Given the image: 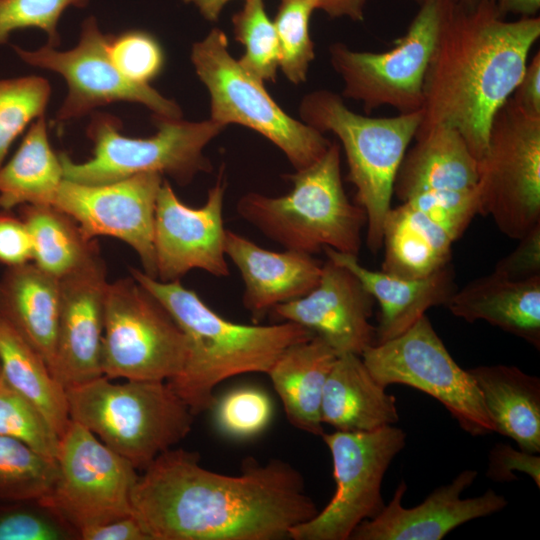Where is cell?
<instances>
[{"label":"cell","mask_w":540,"mask_h":540,"mask_svg":"<svg viewBox=\"0 0 540 540\" xmlns=\"http://www.w3.org/2000/svg\"><path fill=\"white\" fill-rule=\"evenodd\" d=\"M498 13L501 17L507 14L521 17H535L540 9V0H495Z\"/></svg>","instance_id":"48"},{"label":"cell","mask_w":540,"mask_h":540,"mask_svg":"<svg viewBox=\"0 0 540 540\" xmlns=\"http://www.w3.org/2000/svg\"><path fill=\"white\" fill-rule=\"evenodd\" d=\"M81 540H151L134 515L114 519L79 531Z\"/></svg>","instance_id":"45"},{"label":"cell","mask_w":540,"mask_h":540,"mask_svg":"<svg viewBox=\"0 0 540 540\" xmlns=\"http://www.w3.org/2000/svg\"><path fill=\"white\" fill-rule=\"evenodd\" d=\"M58 474L51 491L36 501L79 531L133 515L137 469L95 434L70 420L60 436Z\"/></svg>","instance_id":"14"},{"label":"cell","mask_w":540,"mask_h":540,"mask_svg":"<svg viewBox=\"0 0 540 540\" xmlns=\"http://www.w3.org/2000/svg\"><path fill=\"white\" fill-rule=\"evenodd\" d=\"M217 429L228 438L249 439L262 433L270 424L273 405L268 394L253 386L235 388L225 393L212 408Z\"/></svg>","instance_id":"38"},{"label":"cell","mask_w":540,"mask_h":540,"mask_svg":"<svg viewBox=\"0 0 540 540\" xmlns=\"http://www.w3.org/2000/svg\"><path fill=\"white\" fill-rule=\"evenodd\" d=\"M373 302L350 270L327 258L317 285L309 293L275 306L269 314L307 328L338 356H361L376 340V327L370 323Z\"/></svg>","instance_id":"19"},{"label":"cell","mask_w":540,"mask_h":540,"mask_svg":"<svg viewBox=\"0 0 540 540\" xmlns=\"http://www.w3.org/2000/svg\"><path fill=\"white\" fill-rule=\"evenodd\" d=\"M108 52L119 72L136 84L150 85L164 67L165 57L159 41L143 30L111 35Z\"/></svg>","instance_id":"39"},{"label":"cell","mask_w":540,"mask_h":540,"mask_svg":"<svg viewBox=\"0 0 540 540\" xmlns=\"http://www.w3.org/2000/svg\"><path fill=\"white\" fill-rule=\"evenodd\" d=\"M0 508V540H71L78 533L53 512L35 501Z\"/></svg>","instance_id":"41"},{"label":"cell","mask_w":540,"mask_h":540,"mask_svg":"<svg viewBox=\"0 0 540 540\" xmlns=\"http://www.w3.org/2000/svg\"><path fill=\"white\" fill-rule=\"evenodd\" d=\"M321 420L337 431L369 432L399 421L396 398L371 375L362 357L337 356L325 381Z\"/></svg>","instance_id":"25"},{"label":"cell","mask_w":540,"mask_h":540,"mask_svg":"<svg viewBox=\"0 0 540 540\" xmlns=\"http://www.w3.org/2000/svg\"><path fill=\"white\" fill-rule=\"evenodd\" d=\"M515 471L530 476L540 487V457L509 444L498 443L489 451L486 476L494 482L518 480Z\"/></svg>","instance_id":"42"},{"label":"cell","mask_w":540,"mask_h":540,"mask_svg":"<svg viewBox=\"0 0 540 540\" xmlns=\"http://www.w3.org/2000/svg\"><path fill=\"white\" fill-rule=\"evenodd\" d=\"M131 505L151 540H280L318 512L284 460L246 458L239 475H226L172 448L139 474Z\"/></svg>","instance_id":"1"},{"label":"cell","mask_w":540,"mask_h":540,"mask_svg":"<svg viewBox=\"0 0 540 540\" xmlns=\"http://www.w3.org/2000/svg\"><path fill=\"white\" fill-rule=\"evenodd\" d=\"M1 376H2V371H1V364H0V378H1Z\"/></svg>","instance_id":"51"},{"label":"cell","mask_w":540,"mask_h":540,"mask_svg":"<svg viewBox=\"0 0 540 540\" xmlns=\"http://www.w3.org/2000/svg\"><path fill=\"white\" fill-rule=\"evenodd\" d=\"M448 0H422L406 33L386 51L329 47L330 62L340 75L343 96L359 101L371 113L390 106L399 113L422 109L423 86Z\"/></svg>","instance_id":"12"},{"label":"cell","mask_w":540,"mask_h":540,"mask_svg":"<svg viewBox=\"0 0 540 540\" xmlns=\"http://www.w3.org/2000/svg\"><path fill=\"white\" fill-rule=\"evenodd\" d=\"M0 364L4 380L39 407L61 436L71 420L66 389L36 349L1 316Z\"/></svg>","instance_id":"31"},{"label":"cell","mask_w":540,"mask_h":540,"mask_svg":"<svg viewBox=\"0 0 540 540\" xmlns=\"http://www.w3.org/2000/svg\"><path fill=\"white\" fill-rule=\"evenodd\" d=\"M70 419L78 422L137 470L183 440L194 415L167 381L100 376L66 389Z\"/></svg>","instance_id":"5"},{"label":"cell","mask_w":540,"mask_h":540,"mask_svg":"<svg viewBox=\"0 0 540 540\" xmlns=\"http://www.w3.org/2000/svg\"><path fill=\"white\" fill-rule=\"evenodd\" d=\"M511 97L513 102L525 113L540 117V52L527 63L520 83Z\"/></svg>","instance_id":"46"},{"label":"cell","mask_w":540,"mask_h":540,"mask_svg":"<svg viewBox=\"0 0 540 540\" xmlns=\"http://www.w3.org/2000/svg\"><path fill=\"white\" fill-rule=\"evenodd\" d=\"M478 214L507 237L521 239L540 225V117L510 98L491 122L479 161Z\"/></svg>","instance_id":"10"},{"label":"cell","mask_w":540,"mask_h":540,"mask_svg":"<svg viewBox=\"0 0 540 540\" xmlns=\"http://www.w3.org/2000/svg\"><path fill=\"white\" fill-rule=\"evenodd\" d=\"M191 61L210 94L211 120L224 127L239 124L258 132L274 143L296 170L316 162L331 145L320 131L282 110L263 82L232 57L222 30L212 29L196 42Z\"/></svg>","instance_id":"8"},{"label":"cell","mask_w":540,"mask_h":540,"mask_svg":"<svg viewBox=\"0 0 540 540\" xmlns=\"http://www.w3.org/2000/svg\"><path fill=\"white\" fill-rule=\"evenodd\" d=\"M20 218L31 237L34 263L59 279L100 253L97 241L53 205H22Z\"/></svg>","instance_id":"32"},{"label":"cell","mask_w":540,"mask_h":540,"mask_svg":"<svg viewBox=\"0 0 540 540\" xmlns=\"http://www.w3.org/2000/svg\"><path fill=\"white\" fill-rule=\"evenodd\" d=\"M414 139L394 182L393 192L399 200L424 192L477 190L479 161L456 129L435 126L416 133Z\"/></svg>","instance_id":"24"},{"label":"cell","mask_w":540,"mask_h":540,"mask_svg":"<svg viewBox=\"0 0 540 540\" xmlns=\"http://www.w3.org/2000/svg\"><path fill=\"white\" fill-rule=\"evenodd\" d=\"M445 306L469 323L485 321L540 349V275L514 280L492 271L455 290Z\"/></svg>","instance_id":"23"},{"label":"cell","mask_w":540,"mask_h":540,"mask_svg":"<svg viewBox=\"0 0 540 540\" xmlns=\"http://www.w3.org/2000/svg\"><path fill=\"white\" fill-rule=\"evenodd\" d=\"M89 0H0V45L8 42L14 31L38 28L48 36V45L57 47V25L69 7L83 8Z\"/></svg>","instance_id":"40"},{"label":"cell","mask_w":540,"mask_h":540,"mask_svg":"<svg viewBox=\"0 0 540 540\" xmlns=\"http://www.w3.org/2000/svg\"><path fill=\"white\" fill-rule=\"evenodd\" d=\"M157 132L148 138L122 135L121 121L110 114L94 113L87 127L93 142V156L74 162L59 154L64 179L83 184H104L141 173L168 175L185 185L212 165L204 155L205 146L224 126L209 119L188 122L154 115Z\"/></svg>","instance_id":"7"},{"label":"cell","mask_w":540,"mask_h":540,"mask_svg":"<svg viewBox=\"0 0 540 540\" xmlns=\"http://www.w3.org/2000/svg\"><path fill=\"white\" fill-rule=\"evenodd\" d=\"M519 241L511 253L498 261L495 273L514 280L540 275V225Z\"/></svg>","instance_id":"43"},{"label":"cell","mask_w":540,"mask_h":540,"mask_svg":"<svg viewBox=\"0 0 540 540\" xmlns=\"http://www.w3.org/2000/svg\"><path fill=\"white\" fill-rule=\"evenodd\" d=\"M57 474L56 459L0 435V501H38L51 491Z\"/></svg>","instance_id":"33"},{"label":"cell","mask_w":540,"mask_h":540,"mask_svg":"<svg viewBox=\"0 0 540 540\" xmlns=\"http://www.w3.org/2000/svg\"><path fill=\"white\" fill-rule=\"evenodd\" d=\"M194 5L208 21H217L226 4L231 0H183Z\"/></svg>","instance_id":"49"},{"label":"cell","mask_w":540,"mask_h":540,"mask_svg":"<svg viewBox=\"0 0 540 540\" xmlns=\"http://www.w3.org/2000/svg\"><path fill=\"white\" fill-rule=\"evenodd\" d=\"M454 241L439 223L402 202L384 221L381 270L408 279L428 277L449 264Z\"/></svg>","instance_id":"29"},{"label":"cell","mask_w":540,"mask_h":540,"mask_svg":"<svg viewBox=\"0 0 540 540\" xmlns=\"http://www.w3.org/2000/svg\"><path fill=\"white\" fill-rule=\"evenodd\" d=\"M33 260L32 241L21 218L0 212V264L7 267Z\"/></svg>","instance_id":"44"},{"label":"cell","mask_w":540,"mask_h":540,"mask_svg":"<svg viewBox=\"0 0 540 540\" xmlns=\"http://www.w3.org/2000/svg\"><path fill=\"white\" fill-rule=\"evenodd\" d=\"M60 308L59 278L35 263L7 267L0 278V316L53 365Z\"/></svg>","instance_id":"26"},{"label":"cell","mask_w":540,"mask_h":540,"mask_svg":"<svg viewBox=\"0 0 540 540\" xmlns=\"http://www.w3.org/2000/svg\"><path fill=\"white\" fill-rule=\"evenodd\" d=\"M0 435L23 442L41 455L56 459L60 435L32 401L0 378Z\"/></svg>","instance_id":"35"},{"label":"cell","mask_w":540,"mask_h":540,"mask_svg":"<svg viewBox=\"0 0 540 540\" xmlns=\"http://www.w3.org/2000/svg\"><path fill=\"white\" fill-rule=\"evenodd\" d=\"M287 177L289 193H247L237 202L238 214L287 250L314 255L327 247L358 256L366 215L344 191L340 146L331 143L316 162Z\"/></svg>","instance_id":"4"},{"label":"cell","mask_w":540,"mask_h":540,"mask_svg":"<svg viewBox=\"0 0 540 540\" xmlns=\"http://www.w3.org/2000/svg\"><path fill=\"white\" fill-rule=\"evenodd\" d=\"M234 36L245 48L240 65L258 80L274 82L280 64V47L274 22L263 0H245L232 18Z\"/></svg>","instance_id":"34"},{"label":"cell","mask_w":540,"mask_h":540,"mask_svg":"<svg viewBox=\"0 0 540 540\" xmlns=\"http://www.w3.org/2000/svg\"><path fill=\"white\" fill-rule=\"evenodd\" d=\"M314 10L310 0H281L273 21L280 47L279 68L294 84L306 80L309 65L314 59V43L309 32Z\"/></svg>","instance_id":"37"},{"label":"cell","mask_w":540,"mask_h":540,"mask_svg":"<svg viewBox=\"0 0 540 540\" xmlns=\"http://www.w3.org/2000/svg\"><path fill=\"white\" fill-rule=\"evenodd\" d=\"M299 111L303 122L321 133L332 132L340 140L348 180L366 215V244L377 254L392 207L395 178L421 123L422 109L393 117H369L351 111L340 95L317 90L302 99Z\"/></svg>","instance_id":"6"},{"label":"cell","mask_w":540,"mask_h":540,"mask_svg":"<svg viewBox=\"0 0 540 540\" xmlns=\"http://www.w3.org/2000/svg\"><path fill=\"white\" fill-rule=\"evenodd\" d=\"M110 38L91 16L84 20L79 42L70 50L58 51L50 45L34 51L13 48L25 63L54 71L66 80L68 94L56 115L59 122L79 118L98 106L118 101L140 103L154 115L180 119L182 111L175 101L151 85L129 81L119 72L109 56Z\"/></svg>","instance_id":"15"},{"label":"cell","mask_w":540,"mask_h":540,"mask_svg":"<svg viewBox=\"0 0 540 540\" xmlns=\"http://www.w3.org/2000/svg\"><path fill=\"white\" fill-rule=\"evenodd\" d=\"M476 470L461 471L450 483L434 489L415 507L402 504L407 490L404 481L381 512L361 522L351 534V540H441L458 526L471 520L497 513L507 500L492 489L482 495L461 498L474 482Z\"/></svg>","instance_id":"20"},{"label":"cell","mask_w":540,"mask_h":540,"mask_svg":"<svg viewBox=\"0 0 540 540\" xmlns=\"http://www.w3.org/2000/svg\"><path fill=\"white\" fill-rule=\"evenodd\" d=\"M321 437L331 453L335 492L314 517L291 529L289 539L349 540L361 522L384 508V476L406 443V433L394 425Z\"/></svg>","instance_id":"13"},{"label":"cell","mask_w":540,"mask_h":540,"mask_svg":"<svg viewBox=\"0 0 540 540\" xmlns=\"http://www.w3.org/2000/svg\"><path fill=\"white\" fill-rule=\"evenodd\" d=\"M63 180L60 156L50 146L42 115L30 126L13 157L0 167V208L53 205Z\"/></svg>","instance_id":"30"},{"label":"cell","mask_w":540,"mask_h":540,"mask_svg":"<svg viewBox=\"0 0 540 540\" xmlns=\"http://www.w3.org/2000/svg\"><path fill=\"white\" fill-rule=\"evenodd\" d=\"M225 255L240 271L242 303L253 320L263 319L277 305L300 298L318 283L322 263L313 255L266 250L244 236L226 230Z\"/></svg>","instance_id":"21"},{"label":"cell","mask_w":540,"mask_h":540,"mask_svg":"<svg viewBox=\"0 0 540 540\" xmlns=\"http://www.w3.org/2000/svg\"><path fill=\"white\" fill-rule=\"evenodd\" d=\"M539 37V17L506 21L495 0L473 5L448 0L424 79L416 133L435 126L456 129L480 161L494 115L520 83Z\"/></svg>","instance_id":"2"},{"label":"cell","mask_w":540,"mask_h":540,"mask_svg":"<svg viewBox=\"0 0 540 540\" xmlns=\"http://www.w3.org/2000/svg\"><path fill=\"white\" fill-rule=\"evenodd\" d=\"M186 335L132 276L108 283L101 365L109 379L169 381L183 369Z\"/></svg>","instance_id":"9"},{"label":"cell","mask_w":540,"mask_h":540,"mask_svg":"<svg viewBox=\"0 0 540 540\" xmlns=\"http://www.w3.org/2000/svg\"><path fill=\"white\" fill-rule=\"evenodd\" d=\"M481 393L495 433L514 440L521 450L540 452V379L516 366L468 369Z\"/></svg>","instance_id":"28"},{"label":"cell","mask_w":540,"mask_h":540,"mask_svg":"<svg viewBox=\"0 0 540 540\" xmlns=\"http://www.w3.org/2000/svg\"><path fill=\"white\" fill-rule=\"evenodd\" d=\"M226 181L220 171L209 189L206 202L198 208L184 204L163 180L154 220L156 279L180 280L193 269L221 278L229 275L224 250L226 229L223 205Z\"/></svg>","instance_id":"17"},{"label":"cell","mask_w":540,"mask_h":540,"mask_svg":"<svg viewBox=\"0 0 540 540\" xmlns=\"http://www.w3.org/2000/svg\"><path fill=\"white\" fill-rule=\"evenodd\" d=\"M416 1L417 3H420L422 0H414ZM460 2L466 4V5H473L475 4L478 0H459Z\"/></svg>","instance_id":"50"},{"label":"cell","mask_w":540,"mask_h":540,"mask_svg":"<svg viewBox=\"0 0 540 540\" xmlns=\"http://www.w3.org/2000/svg\"><path fill=\"white\" fill-rule=\"evenodd\" d=\"M328 259L350 270L380 306L376 343L395 338L415 324L426 311L445 305L456 290L454 273L448 264L420 279L398 277L360 264L358 256L324 248Z\"/></svg>","instance_id":"22"},{"label":"cell","mask_w":540,"mask_h":540,"mask_svg":"<svg viewBox=\"0 0 540 540\" xmlns=\"http://www.w3.org/2000/svg\"><path fill=\"white\" fill-rule=\"evenodd\" d=\"M163 176L141 173L104 184L64 179L53 206L72 217L88 239L110 236L139 256L143 272L156 278L154 220Z\"/></svg>","instance_id":"16"},{"label":"cell","mask_w":540,"mask_h":540,"mask_svg":"<svg viewBox=\"0 0 540 540\" xmlns=\"http://www.w3.org/2000/svg\"><path fill=\"white\" fill-rule=\"evenodd\" d=\"M130 273L158 299L186 335L185 365L167 382L194 416L212 408L214 390L221 382L245 373L267 374L289 346L315 335L288 321L262 326L234 323L217 314L180 280L163 282L136 268Z\"/></svg>","instance_id":"3"},{"label":"cell","mask_w":540,"mask_h":540,"mask_svg":"<svg viewBox=\"0 0 540 540\" xmlns=\"http://www.w3.org/2000/svg\"><path fill=\"white\" fill-rule=\"evenodd\" d=\"M60 308L51 373L65 388L103 376L106 266L97 254L59 279Z\"/></svg>","instance_id":"18"},{"label":"cell","mask_w":540,"mask_h":540,"mask_svg":"<svg viewBox=\"0 0 540 540\" xmlns=\"http://www.w3.org/2000/svg\"><path fill=\"white\" fill-rule=\"evenodd\" d=\"M315 9L324 11L332 18L347 17L362 21L366 0H310Z\"/></svg>","instance_id":"47"},{"label":"cell","mask_w":540,"mask_h":540,"mask_svg":"<svg viewBox=\"0 0 540 540\" xmlns=\"http://www.w3.org/2000/svg\"><path fill=\"white\" fill-rule=\"evenodd\" d=\"M361 357L381 385L430 395L472 436L495 433L474 378L456 363L426 315L399 336L367 347Z\"/></svg>","instance_id":"11"},{"label":"cell","mask_w":540,"mask_h":540,"mask_svg":"<svg viewBox=\"0 0 540 540\" xmlns=\"http://www.w3.org/2000/svg\"><path fill=\"white\" fill-rule=\"evenodd\" d=\"M50 94L49 82L42 77L0 80V167L16 138L43 115Z\"/></svg>","instance_id":"36"},{"label":"cell","mask_w":540,"mask_h":540,"mask_svg":"<svg viewBox=\"0 0 540 540\" xmlns=\"http://www.w3.org/2000/svg\"><path fill=\"white\" fill-rule=\"evenodd\" d=\"M337 356L321 337L314 335L289 346L267 372L287 420L297 429L316 436L324 433L323 389Z\"/></svg>","instance_id":"27"}]
</instances>
